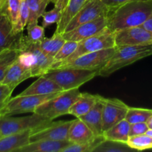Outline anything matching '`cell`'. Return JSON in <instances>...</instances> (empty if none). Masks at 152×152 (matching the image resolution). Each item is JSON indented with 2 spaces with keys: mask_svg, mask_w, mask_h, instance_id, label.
Here are the masks:
<instances>
[{
  "mask_svg": "<svg viewBox=\"0 0 152 152\" xmlns=\"http://www.w3.org/2000/svg\"><path fill=\"white\" fill-rule=\"evenodd\" d=\"M152 13V0H135L110 10L107 28L113 32L140 26Z\"/></svg>",
  "mask_w": 152,
  "mask_h": 152,
  "instance_id": "6da1fadb",
  "label": "cell"
},
{
  "mask_svg": "<svg viewBox=\"0 0 152 152\" xmlns=\"http://www.w3.org/2000/svg\"><path fill=\"white\" fill-rule=\"evenodd\" d=\"M18 62L31 69V77H40L49 72L53 64V58L43 51L40 43L31 42L22 34L18 43Z\"/></svg>",
  "mask_w": 152,
  "mask_h": 152,
  "instance_id": "7a4b0ae2",
  "label": "cell"
},
{
  "mask_svg": "<svg viewBox=\"0 0 152 152\" xmlns=\"http://www.w3.org/2000/svg\"><path fill=\"white\" fill-rule=\"evenodd\" d=\"M114 54L98 71V76L109 77L121 68L152 55V43L115 47Z\"/></svg>",
  "mask_w": 152,
  "mask_h": 152,
  "instance_id": "3957f363",
  "label": "cell"
},
{
  "mask_svg": "<svg viewBox=\"0 0 152 152\" xmlns=\"http://www.w3.org/2000/svg\"><path fill=\"white\" fill-rule=\"evenodd\" d=\"M53 80L63 91L79 88L80 86L98 76V70H85L77 68H56L44 74Z\"/></svg>",
  "mask_w": 152,
  "mask_h": 152,
  "instance_id": "277c9868",
  "label": "cell"
},
{
  "mask_svg": "<svg viewBox=\"0 0 152 152\" xmlns=\"http://www.w3.org/2000/svg\"><path fill=\"white\" fill-rule=\"evenodd\" d=\"M80 94L79 88H73L60 92L57 96L39 105L34 113L51 120L61 116L69 114L72 104Z\"/></svg>",
  "mask_w": 152,
  "mask_h": 152,
  "instance_id": "5b68a950",
  "label": "cell"
},
{
  "mask_svg": "<svg viewBox=\"0 0 152 152\" xmlns=\"http://www.w3.org/2000/svg\"><path fill=\"white\" fill-rule=\"evenodd\" d=\"M115 47H116L115 32L110 31L108 28H106L103 31H100L99 33L95 34L94 36L88 37V38L84 39L82 41L79 42L77 48L75 49L72 54L70 55L68 58H66L62 62L52 67L49 71L55 69V68L58 66L69 63L77 57L85 54V53Z\"/></svg>",
  "mask_w": 152,
  "mask_h": 152,
  "instance_id": "8992f818",
  "label": "cell"
},
{
  "mask_svg": "<svg viewBox=\"0 0 152 152\" xmlns=\"http://www.w3.org/2000/svg\"><path fill=\"white\" fill-rule=\"evenodd\" d=\"M50 121L52 120L35 113L31 116L19 117L0 116V137L26 130H34Z\"/></svg>",
  "mask_w": 152,
  "mask_h": 152,
  "instance_id": "52a82bcc",
  "label": "cell"
},
{
  "mask_svg": "<svg viewBox=\"0 0 152 152\" xmlns=\"http://www.w3.org/2000/svg\"><path fill=\"white\" fill-rule=\"evenodd\" d=\"M53 93L43 95H26L20 96L18 94L14 97H10L7 103L0 113V116H12L24 113H34V110L49 99L55 97L59 94Z\"/></svg>",
  "mask_w": 152,
  "mask_h": 152,
  "instance_id": "ba28073f",
  "label": "cell"
},
{
  "mask_svg": "<svg viewBox=\"0 0 152 152\" xmlns=\"http://www.w3.org/2000/svg\"><path fill=\"white\" fill-rule=\"evenodd\" d=\"M115 50H116L115 48H110L103 49V50H97L95 52L85 53V54L78 56L69 63L57 67L55 69L71 68H77V69L98 70L99 71L114 54Z\"/></svg>",
  "mask_w": 152,
  "mask_h": 152,
  "instance_id": "9c48e42d",
  "label": "cell"
},
{
  "mask_svg": "<svg viewBox=\"0 0 152 152\" xmlns=\"http://www.w3.org/2000/svg\"><path fill=\"white\" fill-rule=\"evenodd\" d=\"M109 12L110 9L102 0H89L72 18L63 33L72 31L79 25L94 20L103 15H107Z\"/></svg>",
  "mask_w": 152,
  "mask_h": 152,
  "instance_id": "30bf717a",
  "label": "cell"
},
{
  "mask_svg": "<svg viewBox=\"0 0 152 152\" xmlns=\"http://www.w3.org/2000/svg\"><path fill=\"white\" fill-rule=\"evenodd\" d=\"M72 121L53 122L52 120L31 131L30 140L31 141L39 140H68L69 130Z\"/></svg>",
  "mask_w": 152,
  "mask_h": 152,
  "instance_id": "8fae6325",
  "label": "cell"
},
{
  "mask_svg": "<svg viewBox=\"0 0 152 152\" xmlns=\"http://www.w3.org/2000/svg\"><path fill=\"white\" fill-rule=\"evenodd\" d=\"M129 106L116 98L103 97L102 131H105L125 119Z\"/></svg>",
  "mask_w": 152,
  "mask_h": 152,
  "instance_id": "7c38bea8",
  "label": "cell"
},
{
  "mask_svg": "<svg viewBox=\"0 0 152 152\" xmlns=\"http://www.w3.org/2000/svg\"><path fill=\"white\" fill-rule=\"evenodd\" d=\"M108 25V14L103 15L90 22H85L79 25L75 29L68 32L63 33L66 40L79 42L84 39L94 36L104 28H107Z\"/></svg>",
  "mask_w": 152,
  "mask_h": 152,
  "instance_id": "4fadbf2b",
  "label": "cell"
},
{
  "mask_svg": "<svg viewBox=\"0 0 152 152\" xmlns=\"http://www.w3.org/2000/svg\"><path fill=\"white\" fill-rule=\"evenodd\" d=\"M116 47L140 45L152 43V33L141 26L127 28L115 33Z\"/></svg>",
  "mask_w": 152,
  "mask_h": 152,
  "instance_id": "5bb4252c",
  "label": "cell"
},
{
  "mask_svg": "<svg viewBox=\"0 0 152 152\" xmlns=\"http://www.w3.org/2000/svg\"><path fill=\"white\" fill-rule=\"evenodd\" d=\"M22 34H16L13 26L3 6L0 10V51L10 48H18V43Z\"/></svg>",
  "mask_w": 152,
  "mask_h": 152,
  "instance_id": "9a60e30c",
  "label": "cell"
},
{
  "mask_svg": "<svg viewBox=\"0 0 152 152\" xmlns=\"http://www.w3.org/2000/svg\"><path fill=\"white\" fill-rule=\"evenodd\" d=\"M96 137L92 130L83 120L80 118L73 120L68 134V140L71 143H89L95 140Z\"/></svg>",
  "mask_w": 152,
  "mask_h": 152,
  "instance_id": "2e32d148",
  "label": "cell"
},
{
  "mask_svg": "<svg viewBox=\"0 0 152 152\" xmlns=\"http://www.w3.org/2000/svg\"><path fill=\"white\" fill-rule=\"evenodd\" d=\"M70 143L71 142L69 140H39L30 141V142L19 148L16 152H62L63 148Z\"/></svg>",
  "mask_w": 152,
  "mask_h": 152,
  "instance_id": "e0dca14e",
  "label": "cell"
},
{
  "mask_svg": "<svg viewBox=\"0 0 152 152\" xmlns=\"http://www.w3.org/2000/svg\"><path fill=\"white\" fill-rule=\"evenodd\" d=\"M63 91V90L62 88L58 86L55 82L47 78L44 75H42L40 76L36 81L30 85L19 95L26 96V95L49 94L61 92Z\"/></svg>",
  "mask_w": 152,
  "mask_h": 152,
  "instance_id": "ac0fdd59",
  "label": "cell"
},
{
  "mask_svg": "<svg viewBox=\"0 0 152 152\" xmlns=\"http://www.w3.org/2000/svg\"><path fill=\"white\" fill-rule=\"evenodd\" d=\"M31 77H32L31 69L21 65L16 59L9 68L1 83L7 85L10 88L14 90L20 83Z\"/></svg>",
  "mask_w": 152,
  "mask_h": 152,
  "instance_id": "d6986e66",
  "label": "cell"
},
{
  "mask_svg": "<svg viewBox=\"0 0 152 152\" xmlns=\"http://www.w3.org/2000/svg\"><path fill=\"white\" fill-rule=\"evenodd\" d=\"M103 96H99L98 101L92 109L85 115L80 117L92 130L95 137L103 136L102 131Z\"/></svg>",
  "mask_w": 152,
  "mask_h": 152,
  "instance_id": "ffe728a7",
  "label": "cell"
},
{
  "mask_svg": "<svg viewBox=\"0 0 152 152\" xmlns=\"http://www.w3.org/2000/svg\"><path fill=\"white\" fill-rule=\"evenodd\" d=\"M32 130H26L0 137V152H16L30 142Z\"/></svg>",
  "mask_w": 152,
  "mask_h": 152,
  "instance_id": "44dd1931",
  "label": "cell"
},
{
  "mask_svg": "<svg viewBox=\"0 0 152 152\" xmlns=\"http://www.w3.org/2000/svg\"><path fill=\"white\" fill-rule=\"evenodd\" d=\"M100 95L89 93H80L77 100L72 104L69 111V114L80 118L89 112L98 101Z\"/></svg>",
  "mask_w": 152,
  "mask_h": 152,
  "instance_id": "7402d4cb",
  "label": "cell"
},
{
  "mask_svg": "<svg viewBox=\"0 0 152 152\" xmlns=\"http://www.w3.org/2000/svg\"><path fill=\"white\" fill-rule=\"evenodd\" d=\"M130 123L125 119L119 122L103 133L104 139L126 143L129 138Z\"/></svg>",
  "mask_w": 152,
  "mask_h": 152,
  "instance_id": "603a6c76",
  "label": "cell"
},
{
  "mask_svg": "<svg viewBox=\"0 0 152 152\" xmlns=\"http://www.w3.org/2000/svg\"><path fill=\"white\" fill-rule=\"evenodd\" d=\"M89 0H69L66 8L63 10L61 21L57 24L55 32L63 34L64 30L72 18Z\"/></svg>",
  "mask_w": 152,
  "mask_h": 152,
  "instance_id": "cb8c5ba5",
  "label": "cell"
},
{
  "mask_svg": "<svg viewBox=\"0 0 152 152\" xmlns=\"http://www.w3.org/2000/svg\"><path fill=\"white\" fill-rule=\"evenodd\" d=\"M66 41V40L64 38L63 34L61 33L55 32L54 35L50 38L45 37L43 41L40 43V45L46 54L50 57L54 58Z\"/></svg>",
  "mask_w": 152,
  "mask_h": 152,
  "instance_id": "d4e9b609",
  "label": "cell"
},
{
  "mask_svg": "<svg viewBox=\"0 0 152 152\" xmlns=\"http://www.w3.org/2000/svg\"><path fill=\"white\" fill-rule=\"evenodd\" d=\"M29 9L28 24L26 27L32 26L38 22V19L43 16L50 0H25Z\"/></svg>",
  "mask_w": 152,
  "mask_h": 152,
  "instance_id": "484cf974",
  "label": "cell"
},
{
  "mask_svg": "<svg viewBox=\"0 0 152 152\" xmlns=\"http://www.w3.org/2000/svg\"><path fill=\"white\" fill-rule=\"evenodd\" d=\"M19 54L18 48L7 49L0 54V83L3 80L9 68L16 60Z\"/></svg>",
  "mask_w": 152,
  "mask_h": 152,
  "instance_id": "4316f807",
  "label": "cell"
},
{
  "mask_svg": "<svg viewBox=\"0 0 152 152\" xmlns=\"http://www.w3.org/2000/svg\"><path fill=\"white\" fill-rule=\"evenodd\" d=\"M151 116L152 109L129 107L126 117H125V120L130 124L137 123H146Z\"/></svg>",
  "mask_w": 152,
  "mask_h": 152,
  "instance_id": "83f0119b",
  "label": "cell"
},
{
  "mask_svg": "<svg viewBox=\"0 0 152 152\" xmlns=\"http://www.w3.org/2000/svg\"><path fill=\"white\" fill-rule=\"evenodd\" d=\"M132 151H134V149L128 146L127 143L104 139L95 148L93 152H129Z\"/></svg>",
  "mask_w": 152,
  "mask_h": 152,
  "instance_id": "f1b7e54d",
  "label": "cell"
},
{
  "mask_svg": "<svg viewBox=\"0 0 152 152\" xmlns=\"http://www.w3.org/2000/svg\"><path fill=\"white\" fill-rule=\"evenodd\" d=\"M128 146L134 150H142L152 148V137L146 134L129 137L126 142Z\"/></svg>",
  "mask_w": 152,
  "mask_h": 152,
  "instance_id": "f546056e",
  "label": "cell"
},
{
  "mask_svg": "<svg viewBox=\"0 0 152 152\" xmlns=\"http://www.w3.org/2000/svg\"><path fill=\"white\" fill-rule=\"evenodd\" d=\"M77 45H78V42H77L66 40V42L63 44V45L61 48V49L58 50V53L54 56L53 64L51 66L50 69L55 65L62 62L66 58H68L70 55L72 54L75 50V49L77 48Z\"/></svg>",
  "mask_w": 152,
  "mask_h": 152,
  "instance_id": "4dcf8cb0",
  "label": "cell"
},
{
  "mask_svg": "<svg viewBox=\"0 0 152 152\" xmlns=\"http://www.w3.org/2000/svg\"><path fill=\"white\" fill-rule=\"evenodd\" d=\"M104 140L103 136L97 137L92 142L86 144L70 143L62 152H93L95 148Z\"/></svg>",
  "mask_w": 152,
  "mask_h": 152,
  "instance_id": "1f68e13d",
  "label": "cell"
},
{
  "mask_svg": "<svg viewBox=\"0 0 152 152\" xmlns=\"http://www.w3.org/2000/svg\"><path fill=\"white\" fill-rule=\"evenodd\" d=\"M22 0H5L4 7L14 28L19 19Z\"/></svg>",
  "mask_w": 152,
  "mask_h": 152,
  "instance_id": "d6a6232c",
  "label": "cell"
},
{
  "mask_svg": "<svg viewBox=\"0 0 152 152\" xmlns=\"http://www.w3.org/2000/svg\"><path fill=\"white\" fill-rule=\"evenodd\" d=\"M28 16H29V9L26 4L25 0H22L21 4L20 11H19V19L16 26L13 28V31L16 34H19L23 31L25 28H26L28 24Z\"/></svg>",
  "mask_w": 152,
  "mask_h": 152,
  "instance_id": "836d02e7",
  "label": "cell"
},
{
  "mask_svg": "<svg viewBox=\"0 0 152 152\" xmlns=\"http://www.w3.org/2000/svg\"><path fill=\"white\" fill-rule=\"evenodd\" d=\"M28 34L25 38L33 43H40L45 38V28L37 24L32 26L26 27Z\"/></svg>",
  "mask_w": 152,
  "mask_h": 152,
  "instance_id": "e575fe53",
  "label": "cell"
},
{
  "mask_svg": "<svg viewBox=\"0 0 152 152\" xmlns=\"http://www.w3.org/2000/svg\"><path fill=\"white\" fill-rule=\"evenodd\" d=\"M62 10L55 7L49 11H45L42 16L43 17L42 26L46 28L53 24H58L62 17Z\"/></svg>",
  "mask_w": 152,
  "mask_h": 152,
  "instance_id": "d590c367",
  "label": "cell"
},
{
  "mask_svg": "<svg viewBox=\"0 0 152 152\" xmlns=\"http://www.w3.org/2000/svg\"><path fill=\"white\" fill-rule=\"evenodd\" d=\"M13 89L0 83V113L11 97Z\"/></svg>",
  "mask_w": 152,
  "mask_h": 152,
  "instance_id": "8d00e7d4",
  "label": "cell"
},
{
  "mask_svg": "<svg viewBox=\"0 0 152 152\" xmlns=\"http://www.w3.org/2000/svg\"><path fill=\"white\" fill-rule=\"evenodd\" d=\"M148 129V126L146 123H137L130 124L129 137L144 134Z\"/></svg>",
  "mask_w": 152,
  "mask_h": 152,
  "instance_id": "74e56055",
  "label": "cell"
},
{
  "mask_svg": "<svg viewBox=\"0 0 152 152\" xmlns=\"http://www.w3.org/2000/svg\"><path fill=\"white\" fill-rule=\"evenodd\" d=\"M133 1L135 0H102L105 5L110 9V11Z\"/></svg>",
  "mask_w": 152,
  "mask_h": 152,
  "instance_id": "f35d334b",
  "label": "cell"
},
{
  "mask_svg": "<svg viewBox=\"0 0 152 152\" xmlns=\"http://www.w3.org/2000/svg\"><path fill=\"white\" fill-rule=\"evenodd\" d=\"M141 27H142L143 28H145L147 31H150L152 33V13L148 16L147 19L144 22V23L142 25H140Z\"/></svg>",
  "mask_w": 152,
  "mask_h": 152,
  "instance_id": "ab89813d",
  "label": "cell"
},
{
  "mask_svg": "<svg viewBox=\"0 0 152 152\" xmlns=\"http://www.w3.org/2000/svg\"><path fill=\"white\" fill-rule=\"evenodd\" d=\"M69 1V0H56L54 4H55V7L60 9L63 11L67 6Z\"/></svg>",
  "mask_w": 152,
  "mask_h": 152,
  "instance_id": "60d3db41",
  "label": "cell"
},
{
  "mask_svg": "<svg viewBox=\"0 0 152 152\" xmlns=\"http://www.w3.org/2000/svg\"><path fill=\"white\" fill-rule=\"evenodd\" d=\"M146 123H147L148 126V129H152V116L147 120Z\"/></svg>",
  "mask_w": 152,
  "mask_h": 152,
  "instance_id": "b9f144b4",
  "label": "cell"
},
{
  "mask_svg": "<svg viewBox=\"0 0 152 152\" xmlns=\"http://www.w3.org/2000/svg\"><path fill=\"white\" fill-rule=\"evenodd\" d=\"M145 134H147V135H148V136L151 137H152V129H149L148 130L147 132H146Z\"/></svg>",
  "mask_w": 152,
  "mask_h": 152,
  "instance_id": "7bdbcfd3",
  "label": "cell"
},
{
  "mask_svg": "<svg viewBox=\"0 0 152 152\" xmlns=\"http://www.w3.org/2000/svg\"><path fill=\"white\" fill-rule=\"evenodd\" d=\"M4 1H5V0H0V10H1V8H2L3 6H4Z\"/></svg>",
  "mask_w": 152,
  "mask_h": 152,
  "instance_id": "ee69618b",
  "label": "cell"
},
{
  "mask_svg": "<svg viewBox=\"0 0 152 152\" xmlns=\"http://www.w3.org/2000/svg\"><path fill=\"white\" fill-rule=\"evenodd\" d=\"M50 1H51V2H53L54 4H55V1H56V0H50Z\"/></svg>",
  "mask_w": 152,
  "mask_h": 152,
  "instance_id": "f6af8a7d",
  "label": "cell"
},
{
  "mask_svg": "<svg viewBox=\"0 0 152 152\" xmlns=\"http://www.w3.org/2000/svg\"><path fill=\"white\" fill-rule=\"evenodd\" d=\"M3 51H4V50H2V51H0V54H1V53H2V52H3Z\"/></svg>",
  "mask_w": 152,
  "mask_h": 152,
  "instance_id": "bcb514c9",
  "label": "cell"
}]
</instances>
